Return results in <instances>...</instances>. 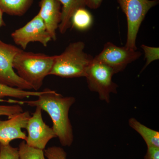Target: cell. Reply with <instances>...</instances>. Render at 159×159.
Listing matches in <instances>:
<instances>
[{
    "label": "cell",
    "instance_id": "6da1fadb",
    "mask_svg": "<svg viewBox=\"0 0 159 159\" xmlns=\"http://www.w3.org/2000/svg\"><path fill=\"white\" fill-rule=\"evenodd\" d=\"M73 97H63L56 91L45 89L35 100L20 101L11 99L10 102L39 107L47 112L53 122V130L61 145L70 146L74 141L73 127L69 119L70 108L75 102Z\"/></svg>",
    "mask_w": 159,
    "mask_h": 159
},
{
    "label": "cell",
    "instance_id": "7a4b0ae2",
    "mask_svg": "<svg viewBox=\"0 0 159 159\" xmlns=\"http://www.w3.org/2000/svg\"><path fill=\"white\" fill-rule=\"evenodd\" d=\"M55 57L56 55L22 50L15 57L12 66L17 75L37 92L42 86L45 78L49 75Z\"/></svg>",
    "mask_w": 159,
    "mask_h": 159
},
{
    "label": "cell",
    "instance_id": "3957f363",
    "mask_svg": "<svg viewBox=\"0 0 159 159\" xmlns=\"http://www.w3.org/2000/svg\"><path fill=\"white\" fill-rule=\"evenodd\" d=\"M84 48L82 41L70 43L62 54L56 55L49 75L67 78L85 77L93 57L84 52Z\"/></svg>",
    "mask_w": 159,
    "mask_h": 159
},
{
    "label": "cell",
    "instance_id": "277c9868",
    "mask_svg": "<svg viewBox=\"0 0 159 159\" xmlns=\"http://www.w3.org/2000/svg\"><path fill=\"white\" fill-rule=\"evenodd\" d=\"M126 16L127 39L125 47L137 51L138 32L148 11L159 3V0H117Z\"/></svg>",
    "mask_w": 159,
    "mask_h": 159
},
{
    "label": "cell",
    "instance_id": "5b68a950",
    "mask_svg": "<svg viewBox=\"0 0 159 159\" xmlns=\"http://www.w3.org/2000/svg\"><path fill=\"white\" fill-rule=\"evenodd\" d=\"M113 70L93 59L86 72L85 77L90 90L99 95V99L109 103L110 94L117 93L118 86L112 80Z\"/></svg>",
    "mask_w": 159,
    "mask_h": 159
},
{
    "label": "cell",
    "instance_id": "8992f818",
    "mask_svg": "<svg viewBox=\"0 0 159 159\" xmlns=\"http://www.w3.org/2000/svg\"><path fill=\"white\" fill-rule=\"evenodd\" d=\"M21 50L0 40V84L29 90L32 88L15 72L12 66L15 57Z\"/></svg>",
    "mask_w": 159,
    "mask_h": 159
},
{
    "label": "cell",
    "instance_id": "52a82bcc",
    "mask_svg": "<svg viewBox=\"0 0 159 159\" xmlns=\"http://www.w3.org/2000/svg\"><path fill=\"white\" fill-rule=\"evenodd\" d=\"M141 55L140 51L107 42L101 52L93 58L110 67L116 74L125 70L128 64L139 59Z\"/></svg>",
    "mask_w": 159,
    "mask_h": 159
},
{
    "label": "cell",
    "instance_id": "ba28073f",
    "mask_svg": "<svg viewBox=\"0 0 159 159\" xmlns=\"http://www.w3.org/2000/svg\"><path fill=\"white\" fill-rule=\"evenodd\" d=\"M11 37L23 50H26L30 43L39 42L47 47L52 40L43 21L38 14L25 26L12 32Z\"/></svg>",
    "mask_w": 159,
    "mask_h": 159
},
{
    "label": "cell",
    "instance_id": "9c48e42d",
    "mask_svg": "<svg viewBox=\"0 0 159 159\" xmlns=\"http://www.w3.org/2000/svg\"><path fill=\"white\" fill-rule=\"evenodd\" d=\"M42 111L39 107H36L34 113L28 120L25 128L28 134L25 142L31 147L44 150L49 141L57 136L53 128L44 122Z\"/></svg>",
    "mask_w": 159,
    "mask_h": 159
},
{
    "label": "cell",
    "instance_id": "30bf717a",
    "mask_svg": "<svg viewBox=\"0 0 159 159\" xmlns=\"http://www.w3.org/2000/svg\"><path fill=\"white\" fill-rule=\"evenodd\" d=\"M31 116L30 113L27 111L9 118L8 120H0V144L10 145V142L15 139L25 141L27 136L22 129L26 128Z\"/></svg>",
    "mask_w": 159,
    "mask_h": 159
},
{
    "label": "cell",
    "instance_id": "8fae6325",
    "mask_svg": "<svg viewBox=\"0 0 159 159\" xmlns=\"http://www.w3.org/2000/svg\"><path fill=\"white\" fill-rule=\"evenodd\" d=\"M39 6L38 14L43 21L51 39L55 41L56 30L61 20V4L58 0H41Z\"/></svg>",
    "mask_w": 159,
    "mask_h": 159
},
{
    "label": "cell",
    "instance_id": "7c38bea8",
    "mask_svg": "<svg viewBox=\"0 0 159 159\" xmlns=\"http://www.w3.org/2000/svg\"><path fill=\"white\" fill-rule=\"evenodd\" d=\"M62 6L61 17L58 27L59 32L64 34L71 27V18L80 8H85V0H58Z\"/></svg>",
    "mask_w": 159,
    "mask_h": 159
},
{
    "label": "cell",
    "instance_id": "4fadbf2b",
    "mask_svg": "<svg viewBox=\"0 0 159 159\" xmlns=\"http://www.w3.org/2000/svg\"><path fill=\"white\" fill-rule=\"evenodd\" d=\"M129 125L142 137L147 147H159V132L143 125L134 118L128 121Z\"/></svg>",
    "mask_w": 159,
    "mask_h": 159
},
{
    "label": "cell",
    "instance_id": "5bb4252c",
    "mask_svg": "<svg viewBox=\"0 0 159 159\" xmlns=\"http://www.w3.org/2000/svg\"><path fill=\"white\" fill-rule=\"evenodd\" d=\"M33 0H0V9L11 16H21L30 8Z\"/></svg>",
    "mask_w": 159,
    "mask_h": 159
},
{
    "label": "cell",
    "instance_id": "9a60e30c",
    "mask_svg": "<svg viewBox=\"0 0 159 159\" xmlns=\"http://www.w3.org/2000/svg\"><path fill=\"white\" fill-rule=\"evenodd\" d=\"M93 16L85 8L78 9L71 17V26L80 31H84L90 28L93 25Z\"/></svg>",
    "mask_w": 159,
    "mask_h": 159
},
{
    "label": "cell",
    "instance_id": "2e32d148",
    "mask_svg": "<svg viewBox=\"0 0 159 159\" xmlns=\"http://www.w3.org/2000/svg\"><path fill=\"white\" fill-rule=\"evenodd\" d=\"M42 92H31L11 87L0 84V100L6 97H11L17 99H24L30 97H39Z\"/></svg>",
    "mask_w": 159,
    "mask_h": 159
},
{
    "label": "cell",
    "instance_id": "e0dca14e",
    "mask_svg": "<svg viewBox=\"0 0 159 159\" xmlns=\"http://www.w3.org/2000/svg\"><path fill=\"white\" fill-rule=\"evenodd\" d=\"M18 148L19 159H46L44 150L31 147L25 141L20 143Z\"/></svg>",
    "mask_w": 159,
    "mask_h": 159
},
{
    "label": "cell",
    "instance_id": "ac0fdd59",
    "mask_svg": "<svg viewBox=\"0 0 159 159\" xmlns=\"http://www.w3.org/2000/svg\"><path fill=\"white\" fill-rule=\"evenodd\" d=\"M0 159H19L18 148L0 144Z\"/></svg>",
    "mask_w": 159,
    "mask_h": 159
},
{
    "label": "cell",
    "instance_id": "d6986e66",
    "mask_svg": "<svg viewBox=\"0 0 159 159\" xmlns=\"http://www.w3.org/2000/svg\"><path fill=\"white\" fill-rule=\"evenodd\" d=\"M44 154L48 159H67V154L62 148L52 146L44 150Z\"/></svg>",
    "mask_w": 159,
    "mask_h": 159
},
{
    "label": "cell",
    "instance_id": "ffe728a7",
    "mask_svg": "<svg viewBox=\"0 0 159 159\" xmlns=\"http://www.w3.org/2000/svg\"><path fill=\"white\" fill-rule=\"evenodd\" d=\"M142 48L144 50L145 54V58L146 62L142 70L146 67L151 62L159 59V48H152L145 45H142Z\"/></svg>",
    "mask_w": 159,
    "mask_h": 159
},
{
    "label": "cell",
    "instance_id": "44dd1931",
    "mask_svg": "<svg viewBox=\"0 0 159 159\" xmlns=\"http://www.w3.org/2000/svg\"><path fill=\"white\" fill-rule=\"evenodd\" d=\"M23 109L19 104L13 105H0V116H7L9 118L23 112Z\"/></svg>",
    "mask_w": 159,
    "mask_h": 159
},
{
    "label": "cell",
    "instance_id": "7402d4cb",
    "mask_svg": "<svg viewBox=\"0 0 159 159\" xmlns=\"http://www.w3.org/2000/svg\"><path fill=\"white\" fill-rule=\"evenodd\" d=\"M144 159H159V147H147Z\"/></svg>",
    "mask_w": 159,
    "mask_h": 159
},
{
    "label": "cell",
    "instance_id": "603a6c76",
    "mask_svg": "<svg viewBox=\"0 0 159 159\" xmlns=\"http://www.w3.org/2000/svg\"><path fill=\"white\" fill-rule=\"evenodd\" d=\"M103 0H85L86 6L91 9H96L101 6Z\"/></svg>",
    "mask_w": 159,
    "mask_h": 159
},
{
    "label": "cell",
    "instance_id": "cb8c5ba5",
    "mask_svg": "<svg viewBox=\"0 0 159 159\" xmlns=\"http://www.w3.org/2000/svg\"><path fill=\"white\" fill-rule=\"evenodd\" d=\"M3 13L2 11L0 9V29L2 26L5 25V23L3 19Z\"/></svg>",
    "mask_w": 159,
    "mask_h": 159
}]
</instances>
